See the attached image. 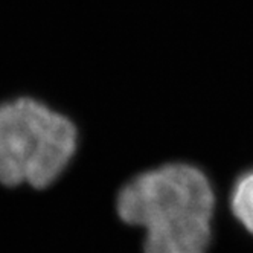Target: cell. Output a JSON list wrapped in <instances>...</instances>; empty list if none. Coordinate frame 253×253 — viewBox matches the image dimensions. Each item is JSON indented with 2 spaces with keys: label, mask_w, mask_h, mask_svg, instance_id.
<instances>
[{
  "label": "cell",
  "mask_w": 253,
  "mask_h": 253,
  "mask_svg": "<svg viewBox=\"0 0 253 253\" xmlns=\"http://www.w3.org/2000/svg\"><path fill=\"white\" fill-rule=\"evenodd\" d=\"M119 218L145 230L143 253H206L215 194L209 178L188 164L136 175L118 195Z\"/></svg>",
  "instance_id": "cell-1"
},
{
  "label": "cell",
  "mask_w": 253,
  "mask_h": 253,
  "mask_svg": "<svg viewBox=\"0 0 253 253\" xmlns=\"http://www.w3.org/2000/svg\"><path fill=\"white\" fill-rule=\"evenodd\" d=\"M77 128L64 115L32 98L0 104V183L47 188L77 151Z\"/></svg>",
  "instance_id": "cell-2"
},
{
  "label": "cell",
  "mask_w": 253,
  "mask_h": 253,
  "mask_svg": "<svg viewBox=\"0 0 253 253\" xmlns=\"http://www.w3.org/2000/svg\"><path fill=\"white\" fill-rule=\"evenodd\" d=\"M230 208L235 218L253 235V171L246 172L235 183L230 195Z\"/></svg>",
  "instance_id": "cell-3"
}]
</instances>
